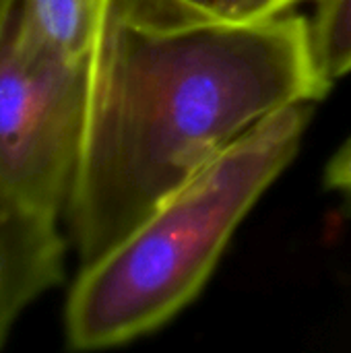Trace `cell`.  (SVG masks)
I'll list each match as a JSON object with an SVG mask.
<instances>
[{
    "label": "cell",
    "instance_id": "cell-6",
    "mask_svg": "<svg viewBox=\"0 0 351 353\" xmlns=\"http://www.w3.org/2000/svg\"><path fill=\"white\" fill-rule=\"evenodd\" d=\"M310 33L317 62L331 83L351 72V0H319Z\"/></svg>",
    "mask_w": 351,
    "mask_h": 353
},
{
    "label": "cell",
    "instance_id": "cell-7",
    "mask_svg": "<svg viewBox=\"0 0 351 353\" xmlns=\"http://www.w3.org/2000/svg\"><path fill=\"white\" fill-rule=\"evenodd\" d=\"M325 186L335 192L351 194V139L331 157L325 168Z\"/></svg>",
    "mask_w": 351,
    "mask_h": 353
},
{
    "label": "cell",
    "instance_id": "cell-3",
    "mask_svg": "<svg viewBox=\"0 0 351 353\" xmlns=\"http://www.w3.org/2000/svg\"><path fill=\"white\" fill-rule=\"evenodd\" d=\"M87 60L39 50L19 29L8 0L0 29V188L60 217L81 155Z\"/></svg>",
    "mask_w": 351,
    "mask_h": 353
},
{
    "label": "cell",
    "instance_id": "cell-4",
    "mask_svg": "<svg viewBox=\"0 0 351 353\" xmlns=\"http://www.w3.org/2000/svg\"><path fill=\"white\" fill-rule=\"evenodd\" d=\"M60 215L0 188V347L17 319L64 279Z\"/></svg>",
    "mask_w": 351,
    "mask_h": 353
},
{
    "label": "cell",
    "instance_id": "cell-10",
    "mask_svg": "<svg viewBox=\"0 0 351 353\" xmlns=\"http://www.w3.org/2000/svg\"><path fill=\"white\" fill-rule=\"evenodd\" d=\"M6 8H8V0H0V29H2L4 17H6Z\"/></svg>",
    "mask_w": 351,
    "mask_h": 353
},
{
    "label": "cell",
    "instance_id": "cell-2",
    "mask_svg": "<svg viewBox=\"0 0 351 353\" xmlns=\"http://www.w3.org/2000/svg\"><path fill=\"white\" fill-rule=\"evenodd\" d=\"M317 103L263 118L168 194L99 259L81 265L66 300V341L79 352L130 343L186 308L234 232L296 157Z\"/></svg>",
    "mask_w": 351,
    "mask_h": 353
},
{
    "label": "cell",
    "instance_id": "cell-9",
    "mask_svg": "<svg viewBox=\"0 0 351 353\" xmlns=\"http://www.w3.org/2000/svg\"><path fill=\"white\" fill-rule=\"evenodd\" d=\"M298 2L302 0H257L252 8V19H263V17H273L292 10Z\"/></svg>",
    "mask_w": 351,
    "mask_h": 353
},
{
    "label": "cell",
    "instance_id": "cell-5",
    "mask_svg": "<svg viewBox=\"0 0 351 353\" xmlns=\"http://www.w3.org/2000/svg\"><path fill=\"white\" fill-rule=\"evenodd\" d=\"M99 12L101 0H14L23 35L39 50L64 60L89 56Z\"/></svg>",
    "mask_w": 351,
    "mask_h": 353
},
{
    "label": "cell",
    "instance_id": "cell-8",
    "mask_svg": "<svg viewBox=\"0 0 351 353\" xmlns=\"http://www.w3.org/2000/svg\"><path fill=\"white\" fill-rule=\"evenodd\" d=\"M199 8L228 19H252V8L257 0H188Z\"/></svg>",
    "mask_w": 351,
    "mask_h": 353
},
{
    "label": "cell",
    "instance_id": "cell-1",
    "mask_svg": "<svg viewBox=\"0 0 351 353\" xmlns=\"http://www.w3.org/2000/svg\"><path fill=\"white\" fill-rule=\"evenodd\" d=\"M87 110L66 205L81 265L273 112L319 103L310 21L228 19L188 0H101Z\"/></svg>",
    "mask_w": 351,
    "mask_h": 353
}]
</instances>
